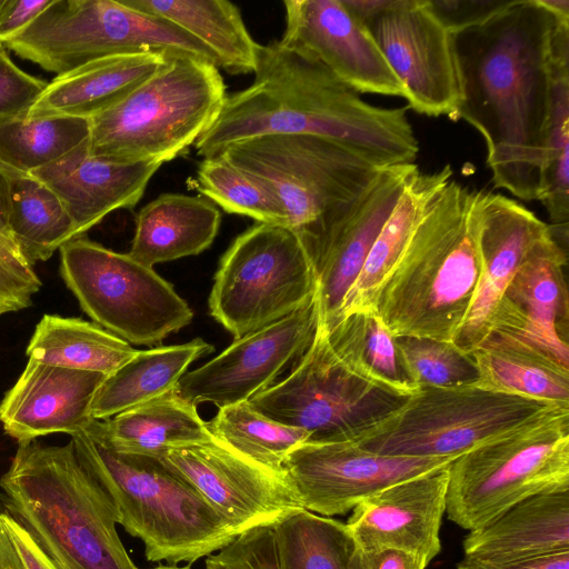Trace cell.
Instances as JSON below:
<instances>
[{
  "mask_svg": "<svg viewBox=\"0 0 569 569\" xmlns=\"http://www.w3.org/2000/svg\"><path fill=\"white\" fill-rule=\"evenodd\" d=\"M560 18L541 0H509L455 33L465 120L483 138L496 188L538 200L552 98L551 51Z\"/></svg>",
  "mask_w": 569,
  "mask_h": 569,
  "instance_id": "cell-1",
  "label": "cell"
},
{
  "mask_svg": "<svg viewBox=\"0 0 569 569\" xmlns=\"http://www.w3.org/2000/svg\"><path fill=\"white\" fill-rule=\"evenodd\" d=\"M250 86L227 94L194 143L198 156L214 157L232 143L267 134H311L378 168L416 160L419 143L409 108L368 103L313 57L272 41L260 46Z\"/></svg>",
  "mask_w": 569,
  "mask_h": 569,
  "instance_id": "cell-2",
  "label": "cell"
},
{
  "mask_svg": "<svg viewBox=\"0 0 569 569\" xmlns=\"http://www.w3.org/2000/svg\"><path fill=\"white\" fill-rule=\"evenodd\" d=\"M477 192L450 179L385 278L376 312L395 337L453 342L481 272Z\"/></svg>",
  "mask_w": 569,
  "mask_h": 569,
  "instance_id": "cell-3",
  "label": "cell"
},
{
  "mask_svg": "<svg viewBox=\"0 0 569 569\" xmlns=\"http://www.w3.org/2000/svg\"><path fill=\"white\" fill-rule=\"evenodd\" d=\"M0 502L58 569H139L117 532L113 503L71 440L18 443L0 477Z\"/></svg>",
  "mask_w": 569,
  "mask_h": 569,
  "instance_id": "cell-4",
  "label": "cell"
},
{
  "mask_svg": "<svg viewBox=\"0 0 569 569\" xmlns=\"http://www.w3.org/2000/svg\"><path fill=\"white\" fill-rule=\"evenodd\" d=\"M76 453L114 506L118 523L144 546L149 561L189 565L239 533L184 479L158 459L117 452L99 420L71 436Z\"/></svg>",
  "mask_w": 569,
  "mask_h": 569,
  "instance_id": "cell-5",
  "label": "cell"
},
{
  "mask_svg": "<svg viewBox=\"0 0 569 569\" xmlns=\"http://www.w3.org/2000/svg\"><path fill=\"white\" fill-rule=\"evenodd\" d=\"M226 97L214 63L192 56L168 57L123 100L89 119V151L118 162L171 161L213 123Z\"/></svg>",
  "mask_w": 569,
  "mask_h": 569,
  "instance_id": "cell-6",
  "label": "cell"
},
{
  "mask_svg": "<svg viewBox=\"0 0 569 569\" xmlns=\"http://www.w3.org/2000/svg\"><path fill=\"white\" fill-rule=\"evenodd\" d=\"M297 360L286 378L248 402L269 419L306 431L307 442L349 440L418 390L378 376L320 328Z\"/></svg>",
  "mask_w": 569,
  "mask_h": 569,
  "instance_id": "cell-7",
  "label": "cell"
},
{
  "mask_svg": "<svg viewBox=\"0 0 569 569\" xmlns=\"http://www.w3.org/2000/svg\"><path fill=\"white\" fill-rule=\"evenodd\" d=\"M449 520L473 530L530 496L569 488V407L556 406L457 457Z\"/></svg>",
  "mask_w": 569,
  "mask_h": 569,
  "instance_id": "cell-8",
  "label": "cell"
},
{
  "mask_svg": "<svg viewBox=\"0 0 569 569\" xmlns=\"http://www.w3.org/2000/svg\"><path fill=\"white\" fill-rule=\"evenodd\" d=\"M1 44L57 76L124 53L192 56L217 66L213 53L197 39L124 0H53Z\"/></svg>",
  "mask_w": 569,
  "mask_h": 569,
  "instance_id": "cell-9",
  "label": "cell"
},
{
  "mask_svg": "<svg viewBox=\"0 0 569 569\" xmlns=\"http://www.w3.org/2000/svg\"><path fill=\"white\" fill-rule=\"evenodd\" d=\"M556 406L477 383L423 386L397 410L349 440L388 456L457 458Z\"/></svg>",
  "mask_w": 569,
  "mask_h": 569,
  "instance_id": "cell-10",
  "label": "cell"
},
{
  "mask_svg": "<svg viewBox=\"0 0 569 569\" xmlns=\"http://www.w3.org/2000/svg\"><path fill=\"white\" fill-rule=\"evenodd\" d=\"M220 156L273 192L300 239L360 194L382 169L311 134L261 136L232 143Z\"/></svg>",
  "mask_w": 569,
  "mask_h": 569,
  "instance_id": "cell-11",
  "label": "cell"
},
{
  "mask_svg": "<svg viewBox=\"0 0 569 569\" xmlns=\"http://www.w3.org/2000/svg\"><path fill=\"white\" fill-rule=\"evenodd\" d=\"M316 291L313 267L299 234L257 222L222 254L208 303L211 317L239 339L292 315Z\"/></svg>",
  "mask_w": 569,
  "mask_h": 569,
  "instance_id": "cell-12",
  "label": "cell"
},
{
  "mask_svg": "<svg viewBox=\"0 0 569 569\" xmlns=\"http://www.w3.org/2000/svg\"><path fill=\"white\" fill-rule=\"evenodd\" d=\"M60 274L82 310L128 343L152 346L187 327L193 311L151 267L88 239L59 249Z\"/></svg>",
  "mask_w": 569,
  "mask_h": 569,
  "instance_id": "cell-13",
  "label": "cell"
},
{
  "mask_svg": "<svg viewBox=\"0 0 569 569\" xmlns=\"http://www.w3.org/2000/svg\"><path fill=\"white\" fill-rule=\"evenodd\" d=\"M367 27L403 83L407 107L452 119L462 101L455 32L430 0H393Z\"/></svg>",
  "mask_w": 569,
  "mask_h": 569,
  "instance_id": "cell-14",
  "label": "cell"
},
{
  "mask_svg": "<svg viewBox=\"0 0 569 569\" xmlns=\"http://www.w3.org/2000/svg\"><path fill=\"white\" fill-rule=\"evenodd\" d=\"M418 169L415 163L382 168L360 194L301 239L317 280L318 328L328 330L338 320L346 295Z\"/></svg>",
  "mask_w": 569,
  "mask_h": 569,
  "instance_id": "cell-15",
  "label": "cell"
},
{
  "mask_svg": "<svg viewBox=\"0 0 569 569\" xmlns=\"http://www.w3.org/2000/svg\"><path fill=\"white\" fill-rule=\"evenodd\" d=\"M455 459L381 455L351 440L305 442L288 456L283 470L303 509L331 517L347 513L389 486L443 468Z\"/></svg>",
  "mask_w": 569,
  "mask_h": 569,
  "instance_id": "cell-16",
  "label": "cell"
},
{
  "mask_svg": "<svg viewBox=\"0 0 569 569\" xmlns=\"http://www.w3.org/2000/svg\"><path fill=\"white\" fill-rule=\"evenodd\" d=\"M318 328L315 297L292 315L243 336L201 367L186 372L174 391L197 406L218 409L248 401L274 383L291 360L310 346Z\"/></svg>",
  "mask_w": 569,
  "mask_h": 569,
  "instance_id": "cell-17",
  "label": "cell"
},
{
  "mask_svg": "<svg viewBox=\"0 0 569 569\" xmlns=\"http://www.w3.org/2000/svg\"><path fill=\"white\" fill-rule=\"evenodd\" d=\"M159 461L190 483L239 535L303 508L284 472L257 465L214 438L170 450Z\"/></svg>",
  "mask_w": 569,
  "mask_h": 569,
  "instance_id": "cell-18",
  "label": "cell"
},
{
  "mask_svg": "<svg viewBox=\"0 0 569 569\" xmlns=\"http://www.w3.org/2000/svg\"><path fill=\"white\" fill-rule=\"evenodd\" d=\"M278 42L305 52L357 93L406 98V89L372 37L342 0H286Z\"/></svg>",
  "mask_w": 569,
  "mask_h": 569,
  "instance_id": "cell-19",
  "label": "cell"
},
{
  "mask_svg": "<svg viewBox=\"0 0 569 569\" xmlns=\"http://www.w3.org/2000/svg\"><path fill=\"white\" fill-rule=\"evenodd\" d=\"M481 272L469 312L453 343L470 353L490 336L496 309L533 248L551 232L531 210L500 193L478 190Z\"/></svg>",
  "mask_w": 569,
  "mask_h": 569,
  "instance_id": "cell-20",
  "label": "cell"
},
{
  "mask_svg": "<svg viewBox=\"0 0 569 569\" xmlns=\"http://www.w3.org/2000/svg\"><path fill=\"white\" fill-rule=\"evenodd\" d=\"M566 267V250L550 233L512 278L493 315L490 336L521 339L569 367Z\"/></svg>",
  "mask_w": 569,
  "mask_h": 569,
  "instance_id": "cell-21",
  "label": "cell"
},
{
  "mask_svg": "<svg viewBox=\"0 0 569 569\" xmlns=\"http://www.w3.org/2000/svg\"><path fill=\"white\" fill-rule=\"evenodd\" d=\"M448 467L395 483L360 501L346 522L360 550L400 549L430 562L441 550Z\"/></svg>",
  "mask_w": 569,
  "mask_h": 569,
  "instance_id": "cell-22",
  "label": "cell"
},
{
  "mask_svg": "<svg viewBox=\"0 0 569 569\" xmlns=\"http://www.w3.org/2000/svg\"><path fill=\"white\" fill-rule=\"evenodd\" d=\"M106 375L29 359L0 401V422L18 443L52 433L76 435L92 419L93 398Z\"/></svg>",
  "mask_w": 569,
  "mask_h": 569,
  "instance_id": "cell-23",
  "label": "cell"
},
{
  "mask_svg": "<svg viewBox=\"0 0 569 569\" xmlns=\"http://www.w3.org/2000/svg\"><path fill=\"white\" fill-rule=\"evenodd\" d=\"M160 166L157 162L128 163L94 157L87 140L30 176L58 196L79 238L112 211L133 209Z\"/></svg>",
  "mask_w": 569,
  "mask_h": 569,
  "instance_id": "cell-24",
  "label": "cell"
},
{
  "mask_svg": "<svg viewBox=\"0 0 569 569\" xmlns=\"http://www.w3.org/2000/svg\"><path fill=\"white\" fill-rule=\"evenodd\" d=\"M569 551V488L530 496L463 539L465 557L499 562Z\"/></svg>",
  "mask_w": 569,
  "mask_h": 569,
  "instance_id": "cell-25",
  "label": "cell"
},
{
  "mask_svg": "<svg viewBox=\"0 0 569 569\" xmlns=\"http://www.w3.org/2000/svg\"><path fill=\"white\" fill-rule=\"evenodd\" d=\"M161 53H124L92 60L56 76L26 118L90 119L123 100L167 61Z\"/></svg>",
  "mask_w": 569,
  "mask_h": 569,
  "instance_id": "cell-26",
  "label": "cell"
},
{
  "mask_svg": "<svg viewBox=\"0 0 569 569\" xmlns=\"http://www.w3.org/2000/svg\"><path fill=\"white\" fill-rule=\"evenodd\" d=\"M128 254L144 266L197 256L216 239L221 213L202 196L162 193L136 216Z\"/></svg>",
  "mask_w": 569,
  "mask_h": 569,
  "instance_id": "cell-27",
  "label": "cell"
},
{
  "mask_svg": "<svg viewBox=\"0 0 569 569\" xmlns=\"http://www.w3.org/2000/svg\"><path fill=\"white\" fill-rule=\"evenodd\" d=\"M470 355L480 387L569 407V367L541 348L496 333Z\"/></svg>",
  "mask_w": 569,
  "mask_h": 569,
  "instance_id": "cell-28",
  "label": "cell"
},
{
  "mask_svg": "<svg viewBox=\"0 0 569 569\" xmlns=\"http://www.w3.org/2000/svg\"><path fill=\"white\" fill-rule=\"evenodd\" d=\"M99 426L117 452L158 460L170 450L213 439L197 406L182 399L174 389L109 419L99 420Z\"/></svg>",
  "mask_w": 569,
  "mask_h": 569,
  "instance_id": "cell-29",
  "label": "cell"
},
{
  "mask_svg": "<svg viewBox=\"0 0 569 569\" xmlns=\"http://www.w3.org/2000/svg\"><path fill=\"white\" fill-rule=\"evenodd\" d=\"M452 174L450 164L433 172L426 173L418 169L413 173L375 240L359 276L346 295L338 320L351 313L376 312L385 278L397 262L426 207L452 179Z\"/></svg>",
  "mask_w": 569,
  "mask_h": 569,
  "instance_id": "cell-30",
  "label": "cell"
},
{
  "mask_svg": "<svg viewBox=\"0 0 569 569\" xmlns=\"http://www.w3.org/2000/svg\"><path fill=\"white\" fill-rule=\"evenodd\" d=\"M130 7L177 26L214 56L230 74L253 73L260 43L249 33L239 8L226 0H124Z\"/></svg>",
  "mask_w": 569,
  "mask_h": 569,
  "instance_id": "cell-31",
  "label": "cell"
},
{
  "mask_svg": "<svg viewBox=\"0 0 569 569\" xmlns=\"http://www.w3.org/2000/svg\"><path fill=\"white\" fill-rule=\"evenodd\" d=\"M212 350L201 338L138 350L101 383L91 405L92 419H109L172 391L188 367Z\"/></svg>",
  "mask_w": 569,
  "mask_h": 569,
  "instance_id": "cell-32",
  "label": "cell"
},
{
  "mask_svg": "<svg viewBox=\"0 0 569 569\" xmlns=\"http://www.w3.org/2000/svg\"><path fill=\"white\" fill-rule=\"evenodd\" d=\"M552 98L539 198L553 238L566 250L569 224V22H557L551 51Z\"/></svg>",
  "mask_w": 569,
  "mask_h": 569,
  "instance_id": "cell-33",
  "label": "cell"
},
{
  "mask_svg": "<svg viewBox=\"0 0 569 569\" xmlns=\"http://www.w3.org/2000/svg\"><path fill=\"white\" fill-rule=\"evenodd\" d=\"M137 349L96 322L43 315L26 349L29 359L57 367L111 375Z\"/></svg>",
  "mask_w": 569,
  "mask_h": 569,
  "instance_id": "cell-34",
  "label": "cell"
},
{
  "mask_svg": "<svg viewBox=\"0 0 569 569\" xmlns=\"http://www.w3.org/2000/svg\"><path fill=\"white\" fill-rule=\"evenodd\" d=\"M271 526L279 569H361L347 523L302 508Z\"/></svg>",
  "mask_w": 569,
  "mask_h": 569,
  "instance_id": "cell-35",
  "label": "cell"
},
{
  "mask_svg": "<svg viewBox=\"0 0 569 569\" xmlns=\"http://www.w3.org/2000/svg\"><path fill=\"white\" fill-rule=\"evenodd\" d=\"M8 231L32 267L77 238L61 200L30 174L11 176Z\"/></svg>",
  "mask_w": 569,
  "mask_h": 569,
  "instance_id": "cell-36",
  "label": "cell"
},
{
  "mask_svg": "<svg viewBox=\"0 0 569 569\" xmlns=\"http://www.w3.org/2000/svg\"><path fill=\"white\" fill-rule=\"evenodd\" d=\"M90 121L77 117L0 120V167L10 176L30 174L88 140Z\"/></svg>",
  "mask_w": 569,
  "mask_h": 569,
  "instance_id": "cell-37",
  "label": "cell"
},
{
  "mask_svg": "<svg viewBox=\"0 0 569 569\" xmlns=\"http://www.w3.org/2000/svg\"><path fill=\"white\" fill-rule=\"evenodd\" d=\"M207 425L216 440L243 458L278 472H284L288 456L309 439L302 429L269 419L248 401L219 409Z\"/></svg>",
  "mask_w": 569,
  "mask_h": 569,
  "instance_id": "cell-38",
  "label": "cell"
},
{
  "mask_svg": "<svg viewBox=\"0 0 569 569\" xmlns=\"http://www.w3.org/2000/svg\"><path fill=\"white\" fill-rule=\"evenodd\" d=\"M196 182L204 198L228 213L289 228L288 216L273 192L220 154L202 159Z\"/></svg>",
  "mask_w": 569,
  "mask_h": 569,
  "instance_id": "cell-39",
  "label": "cell"
},
{
  "mask_svg": "<svg viewBox=\"0 0 569 569\" xmlns=\"http://www.w3.org/2000/svg\"><path fill=\"white\" fill-rule=\"evenodd\" d=\"M323 331L331 339L352 350L375 373L383 379L401 387L419 388L408 379L398 349L397 337L386 328L377 312L351 313Z\"/></svg>",
  "mask_w": 569,
  "mask_h": 569,
  "instance_id": "cell-40",
  "label": "cell"
},
{
  "mask_svg": "<svg viewBox=\"0 0 569 569\" xmlns=\"http://www.w3.org/2000/svg\"><path fill=\"white\" fill-rule=\"evenodd\" d=\"M409 381L418 387L476 383L478 370L470 353L453 342L420 337H397Z\"/></svg>",
  "mask_w": 569,
  "mask_h": 569,
  "instance_id": "cell-41",
  "label": "cell"
},
{
  "mask_svg": "<svg viewBox=\"0 0 569 569\" xmlns=\"http://www.w3.org/2000/svg\"><path fill=\"white\" fill-rule=\"evenodd\" d=\"M41 286L13 240L0 232V317L31 307Z\"/></svg>",
  "mask_w": 569,
  "mask_h": 569,
  "instance_id": "cell-42",
  "label": "cell"
},
{
  "mask_svg": "<svg viewBox=\"0 0 569 569\" xmlns=\"http://www.w3.org/2000/svg\"><path fill=\"white\" fill-rule=\"evenodd\" d=\"M204 569H279L272 526L241 532L228 546L206 557Z\"/></svg>",
  "mask_w": 569,
  "mask_h": 569,
  "instance_id": "cell-43",
  "label": "cell"
},
{
  "mask_svg": "<svg viewBox=\"0 0 569 569\" xmlns=\"http://www.w3.org/2000/svg\"><path fill=\"white\" fill-rule=\"evenodd\" d=\"M47 84L20 69L0 44V120L24 116Z\"/></svg>",
  "mask_w": 569,
  "mask_h": 569,
  "instance_id": "cell-44",
  "label": "cell"
},
{
  "mask_svg": "<svg viewBox=\"0 0 569 569\" xmlns=\"http://www.w3.org/2000/svg\"><path fill=\"white\" fill-rule=\"evenodd\" d=\"M508 2L509 0H430L435 12L455 33L485 21Z\"/></svg>",
  "mask_w": 569,
  "mask_h": 569,
  "instance_id": "cell-45",
  "label": "cell"
},
{
  "mask_svg": "<svg viewBox=\"0 0 569 569\" xmlns=\"http://www.w3.org/2000/svg\"><path fill=\"white\" fill-rule=\"evenodd\" d=\"M53 0H3L0 9V44L22 31Z\"/></svg>",
  "mask_w": 569,
  "mask_h": 569,
  "instance_id": "cell-46",
  "label": "cell"
},
{
  "mask_svg": "<svg viewBox=\"0 0 569 569\" xmlns=\"http://www.w3.org/2000/svg\"><path fill=\"white\" fill-rule=\"evenodd\" d=\"M0 517L23 569H58L22 526L4 512Z\"/></svg>",
  "mask_w": 569,
  "mask_h": 569,
  "instance_id": "cell-47",
  "label": "cell"
},
{
  "mask_svg": "<svg viewBox=\"0 0 569 569\" xmlns=\"http://www.w3.org/2000/svg\"><path fill=\"white\" fill-rule=\"evenodd\" d=\"M456 569H569V551L499 562L478 561L465 557Z\"/></svg>",
  "mask_w": 569,
  "mask_h": 569,
  "instance_id": "cell-48",
  "label": "cell"
},
{
  "mask_svg": "<svg viewBox=\"0 0 569 569\" xmlns=\"http://www.w3.org/2000/svg\"><path fill=\"white\" fill-rule=\"evenodd\" d=\"M428 563L423 556L400 549L361 553V569H426Z\"/></svg>",
  "mask_w": 569,
  "mask_h": 569,
  "instance_id": "cell-49",
  "label": "cell"
},
{
  "mask_svg": "<svg viewBox=\"0 0 569 569\" xmlns=\"http://www.w3.org/2000/svg\"><path fill=\"white\" fill-rule=\"evenodd\" d=\"M347 9L366 26L386 11L393 0H342Z\"/></svg>",
  "mask_w": 569,
  "mask_h": 569,
  "instance_id": "cell-50",
  "label": "cell"
},
{
  "mask_svg": "<svg viewBox=\"0 0 569 569\" xmlns=\"http://www.w3.org/2000/svg\"><path fill=\"white\" fill-rule=\"evenodd\" d=\"M1 515V511H0ZM0 569H23L0 517Z\"/></svg>",
  "mask_w": 569,
  "mask_h": 569,
  "instance_id": "cell-51",
  "label": "cell"
},
{
  "mask_svg": "<svg viewBox=\"0 0 569 569\" xmlns=\"http://www.w3.org/2000/svg\"><path fill=\"white\" fill-rule=\"evenodd\" d=\"M11 176L0 167V232L8 236V214L10 206Z\"/></svg>",
  "mask_w": 569,
  "mask_h": 569,
  "instance_id": "cell-52",
  "label": "cell"
},
{
  "mask_svg": "<svg viewBox=\"0 0 569 569\" xmlns=\"http://www.w3.org/2000/svg\"><path fill=\"white\" fill-rule=\"evenodd\" d=\"M150 569H191V565L187 563L186 566L178 565H159L157 567Z\"/></svg>",
  "mask_w": 569,
  "mask_h": 569,
  "instance_id": "cell-53",
  "label": "cell"
},
{
  "mask_svg": "<svg viewBox=\"0 0 569 569\" xmlns=\"http://www.w3.org/2000/svg\"><path fill=\"white\" fill-rule=\"evenodd\" d=\"M2 3H3V0H0V9H1Z\"/></svg>",
  "mask_w": 569,
  "mask_h": 569,
  "instance_id": "cell-54",
  "label": "cell"
}]
</instances>
